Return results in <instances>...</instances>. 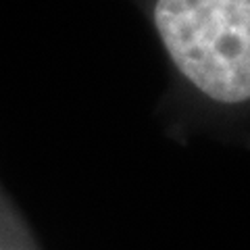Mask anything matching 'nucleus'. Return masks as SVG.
I'll list each match as a JSON object with an SVG mask.
<instances>
[{"label": "nucleus", "instance_id": "nucleus-2", "mask_svg": "<svg viewBox=\"0 0 250 250\" xmlns=\"http://www.w3.org/2000/svg\"><path fill=\"white\" fill-rule=\"evenodd\" d=\"M0 250H42L34 229L0 186Z\"/></svg>", "mask_w": 250, "mask_h": 250}, {"label": "nucleus", "instance_id": "nucleus-1", "mask_svg": "<svg viewBox=\"0 0 250 250\" xmlns=\"http://www.w3.org/2000/svg\"><path fill=\"white\" fill-rule=\"evenodd\" d=\"M167 65L156 119L177 144L250 148V0H129Z\"/></svg>", "mask_w": 250, "mask_h": 250}]
</instances>
